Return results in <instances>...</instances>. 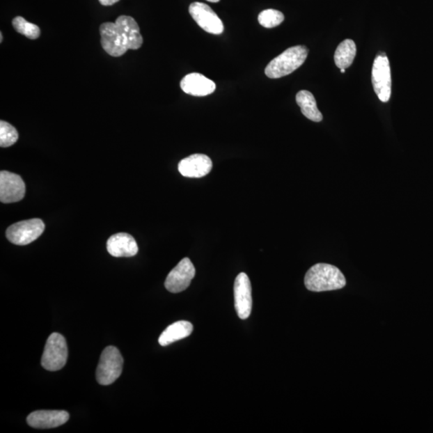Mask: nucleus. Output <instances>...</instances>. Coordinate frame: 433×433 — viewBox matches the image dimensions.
<instances>
[{
	"label": "nucleus",
	"mask_w": 433,
	"mask_h": 433,
	"mask_svg": "<svg viewBox=\"0 0 433 433\" xmlns=\"http://www.w3.org/2000/svg\"><path fill=\"white\" fill-rule=\"evenodd\" d=\"M180 86L184 93L194 97L208 96L216 89L214 81L197 72L188 74L182 79Z\"/></svg>",
	"instance_id": "nucleus-14"
},
{
	"label": "nucleus",
	"mask_w": 433,
	"mask_h": 433,
	"mask_svg": "<svg viewBox=\"0 0 433 433\" xmlns=\"http://www.w3.org/2000/svg\"><path fill=\"white\" fill-rule=\"evenodd\" d=\"M308 50L305 46H294L274 58L267 66L265 74L271 79L290 75L303 65L307 59Z\"/></svg>",
	"instance_id": "nucleus-2"
},
{
	"label": "nucleus",
	"mask_w": 433,
	"mask_h": 433,
	"mask_svg": "<svg viewBox=\"0 0 433 433\" xmlns=\"http://www.w3.org/2000/svg\"><path fill=\"white\" fill-rule=\"evenodd\" d=\"M258 22L266 29H273L281 24L284 20V15L274 9L264 10L258 15Z\"/></svg>",
	"instance_id": "nucleus-21"
},
{
	"label": "nucleus",
	"mask_w": 433,
	"mask_h": 433,
	"mask_svg": "<svg viewBox=\"0 0 433 433\" xmlns=\"http://www.w3.org/2000/svg\"><path fill=\"white\" fill-rule=\"evenodd\" d=\"M340 71H341L342 73H345L346 70H345V68H341Z\"/></svg>",
	"instance_id": "nucleus-26"
},
{
	"label": "nucleus",
	"mask_w": 433,
	"mask_h": 433,
	"mask_svg": "<svg viewBox=\"0 0 433 433\" xmlns=\"http://www.w3.org/2000/svg\"><path fill=\"white\" fill-rule=\"evenodd\" d=\"M45 229V223L40 219L21 221L8 227L6 236L12 244L25 246L38 239Z\"/></svg>",
	"instance_id": "nucleus-5"
},
{
	"label": "nucleus",
	"mask_w": 433,
	"mask_h": 433,
	"mask_svg": "<svg viewBox=\"0 0 433 433\" xmlns=\"http://www.w3.org/2000/svg\"><path fill=\"white\" fill-rule=\"evenodd\" d=\"M2 42H3V34L1 33H0V43H2Z\"/></svg>",
	"instance_id": "nucleus-25"
},
{
	"label": "nucleus",
	"mask_w": 433,
	"mask_h": 433,
	"mask_svg": "<svg viewBox=\"0 0 433 433\" xmlns=\"http://www.w3.org/2000/svg\"><path fill=\"white\" fill-rule=\"evenodd\" d=\"M189 13L200 29L214 35L223 33V21L207 4L194 2L190 4Z\"/></svg>",
	"instance_id": "nucleus-8"
},
{
	"label": "nucleus",
	"mask_w": 433,
	"mask_h": 433,
	"mask_svg": "<svg viewBox=\"0 0 433 433\" xmlns=\"http://www.w3.org/2000/svg\"><path fill=\"white\" fill-rule=\"evenodd\" d=\"M115 22L124 31L127 41H128L129 49H139L143 44V38H142L139 26L136 20L128 15H120Z\"/></svg>",
	"instance_id": "nucleus-16"
},
{
	"label": "nucleus",
	"mask_w": 433,
	"mask_h": 433,
	"mask_svg": "<svg viewBox=\"0 0 433 433\" xmlns=\"http://www.w3.org/2000/svg\"><path fill=\"white\" fill-rule=\"evenodd\" d=\"M26 191L23 179L18 174L8 171L0 173V200L3 203L19 202Z\"/></svg>",
	"instance_id": "nucleus-11"
},
{
	"label": "nucleus",
	"mask_w": 433,
	"mask_h": 433,
	"mask_svg": "<svg viewBox=\"0 0 433 433\" xmlns=\"http://www.w3.org/2000/svg\"><path fill=\"white\" fill-rule=\"evenodd\" d=\"M375 93L382 102H388L392 93V77L388 57L385 54L375 59L372 73Z\"/></svg>",
	"instance_id": "nucleus-7"
},
{
	"label": "nucleus",
	"mask_w": 433,
	"mask_h": 433,
	"mask_svg": "<svg viewBox=\"0 0 433 433\" xmlns=\"http://www.w3.org/2000/svg\"><path fill=\"white\" fill-rule=\"evenodd\" d=\"M68 356L65 338L59 333H52L47 340L41 365L47 371H59L65 366Z\"/></svg>",
	"instance_id": "nucleus-4"
},
{
	"label": "nucleus",
	"mask_w": 433,
	"mask_h": 433,
	"mask_svg": "<svg viewBox=\"0 0 433 433\" xmlns=\"http://www.w3.org/2000/svg\"><path fill=\"white\" fill-rule=\"evenodd\" d=\"M207 1L210 3H218L220 1V0H207Z\"/></svg>",
	"instance_id": "nucleus-24"
},
{
	"label": "nucleus",
	"mask_w": 433,
	"mask_h": 433,
	"mask_svg": "<svg viewBox=\"0 0 433 433\" xmlns=\"http://www.w3.org/2000/svg\"><path fill=\"white\" fill-rule=\"evenodd\" d=\"M123 357L117 347L109 346L105 348L97 369V382L102 385L114 383L123 373Z\"/></svg>",
	"instance_id": "nucleus-3"
},
{
	"label": "nucleus",
	"mask_w": 433,
	"mask_h": 433,
	"mask_svg": "<svg viewBox=\"0 0 433 433\" xmlns=\"http://www.w3.org/2000/svg\"><path fill=\"white\" fill-rule=\"evenodd\" d=\"M194 330L192 324L188 321H178L168 326L162 332L159 338V343L162 347L171 345V343L184 339L191 335Z\"/></svg>",
	"instance_id": "nucleus-17"
},
{
	"label": "nucleus",
	"mask_w": 433,
	"mask_h": 433,
	"mask_svg": "<svg viewBox=\"0 0 433 433\" xmlns=\"http://www.w3.org/2000/svg\"><path fill=\"white\" fill-rule=\"evenodd\" d=\"M107 250L113 257L129 258L136 255L139 252V246L133 236L119 233L109 237L107 242Z\"/></svg>",
	"instance_id": "nucleus-15"
},
{
	"label": "nucleus",
	"mask_w": 433,
	"mask_h": 433,
	"mask_svg": "<svg viewBox=\"0 0 433 433\" xmlns=\"http://www.w3.org/2000/svg\"><path fill=\"white\" fill-rule=\"evenodd\" d=\"M235 307L241 320L249 318L252 310V288L249 277L240 273L235 281Z\"/></svg>",
	"instance_id": "nucleus-10"
},
{
	"label": "nucleus",
	"mask_w": 433,
	"mask_h": 433,
	"mask_svg": "<svg viewBox=\"0 0 433 433\" xmlns=\"http://www.w3.org/2000/svg\"><path fill=\"white\" fill-rule=\"evenodd\" d=\"M196 274V270L189 258H184L168 274L165 287L171 293H180L187 290Z\"/></svg>",
	"instance_id": "nucleus-9"
},
{
	"label": "nucleus",
	"mask_w": 433,
	"mask_h": 433,
	"mask_svg": "<svg viewBox=\"0 0 433 433\" xmlns=\"http://www.w3.org/2000/svg\"><path fill=\"white\" fill-rule=\"evenodd\" d=\"M212 166V161L208 156L197 154L184 158L178 164V171L184 177L199 178L207 175Z\"/></svg>",
	"instance_id": "nucleus-13"
},
{
	"label": "nucleus",
	"mask_w": 433,
	"mask_h": 433,
	"mask_svg": "<svg viewBox=\"0 0 433 433\" xmlns=\"http://www.w3.org/2000/svg\"><path fill=\"white\" fill-rule=\"evenodd\" d=\"M120 0H99L100 4L103 6H112V5L117 3Z\"/></svg>",
	"instance_id": "nucleus-23"
},
{
	"label": "nucleus",
	"mask_w": 433,
	"mask_h": 433,
	"mask_svg": "<svg viewBox=\"0 0 433 433\" xmlns=\"http://www.w3.org/2000/svg\"><path fill=\"white\" fill-rule=\"evenodd\" d=\"M17 129L6 121H0V146L7 148L13 145L18 141Z\"/></svg>",
	"instance_id": "nucleus-22"
},
{
	"label": "nucleus",
	"mask_w": 433,
	"mask_h": 433,
	"mask_svg": "<svg viewBox=\"0 0 433 433\" xmlns=\"http://www.w3.org/2000/svg\"><path fill=\"white\" fill-rule=\"evenodd\" d=\"M356 55V45L352 40H345L338 46L335 54V62L338 68H349Z\"/></svg>",
	"instance_id": "nucleus-19"
},
{
	"label": "nucleus",
	"mask_w": 433,
	"mask_h": 433,
	"mask_svg": "<svg viewBox=\"0 0 433 433\" xmlns=\"http://www.w3.org/2000/svg\"><path fill=\"white\" fill-rule=\"evenodd\" d=\"M70 414L63 410H39L31 413L27 418L29 426L35 429H54L65 425Z\"/></svg>",
	"instance_id": "nucleus-12"
},
{
	"label": "nucleus",
	"mask_w": 433,
	"mask_h": 433,
	"mask_svg": "<svg viewBox=\"0 0 433 433\" xmlns=\"http://www.w3.org/2000/svg\"><path fill=\"white\" fill-rule=\"evenodd\" d=\"M100 42L105 52L113 57H119L129 50L124 31L116 22H107L100 27Z\"/></svg>",
	"instance_id": "nucleus-6"
},
{
	"label": "nucleus",
	"mask_w": 433,
	"mask_h": 433,
	"mask_svg": "<svg viewBox=\"0 0 433 433\" xmlns=\"http://www.w3.org/2000/svg\"><path fill=\"white\" fill-rule=\"evenodd\" d=\"M304 283L310 292H323L342 289L347 282L339 268L330 264L318 263L306 274Z\"/></svg>",
	"instance_id": "nucleus-1"
},
{
	"label": "nucleus",
	"mask_w": 433,
	"mask_h": 433,
	"mask_svg": "<svg viewBox=\"0 0 433 433\" xmlns=\"http://www.w3.org/2000/svg\"><path fill=\"white\" fill-rule=\"evenodd\" d=\"M13 25L17 33L25 36L30 40L38 39L40 36V29L38 26L29 22L23 17H15L13 20Z\"/></svg>",
	"instance_id": "nucleus-20"
},
{
	"label": "nucleus",
	"mask_w": 433,
	"mask_h": 433,
	"mask_svg": "<svg viewBox=\"0 0 433 433\" xmlns=\"http://www.w3.org/2000/svg\"><path fill=\"white\" fill-rule=\"evenodd\" d=\"M297 102L303 114L308 119L315 123H320L323 120V115L317 107L316 100L313 93L306 90L299 92L297 95Z\"/></svg>",
	"instance_id": "nucleus-18"
}]
</instances>
